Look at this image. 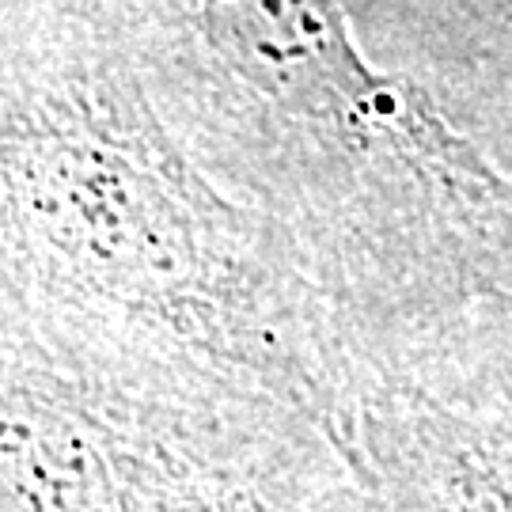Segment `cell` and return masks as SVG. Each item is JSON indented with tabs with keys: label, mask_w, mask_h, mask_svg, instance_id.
Returning a JSON list of instances; mask_svg holds the SVG:
<instances>
[{
	"label": "cell",
	"mask_w": 512,
	"mask_h": 512,
	"mask_svg": "<svg viewBox=\"0 0 512 512\" xmlns=\"http://www.w3.org/2000/svg\"><path fill=\"white\" fill-rule=\"evenodd\" d=\"M0 300L239 368L342 440L372 384L281 236L171 133L95 0H0Z\"/></svg>",
	"instance_id": "2"
},
{
	"label": "cell",
	"mask_w": 512,
	"mask_h": 512,
	"mask_svg": "<svg viewBox=\"0 0 512 512\" xmlns=\"http://www.w3.org/2000/svg\"><path fill=\"white\" fill-rule=\"evenodd\" d=\"M403 380L463 403L512 410V289L478 296Z\"/></svg>",
	"instance_id": "6"
},
{
	"label": "cell",
	"mask_w": 512,
	"mask_h": 512,
	"mask_svg": "<svg viewBox=\"0 0 512 512\" xmlns=\"http://www.w3.org/2000/svg\"><path fill=\"white\" fill-rule=\"evenodd\" d=\"M171 133L289 247L376 380L512 289V171L349 0H95Z\"/></svg>",
	"instance_id": "1"
},
{
	"label": "cell",
	"mask_w": 512,
	"mask_h": 512,
	"mask_svg": "<svg viewBox=\"0 0 512 512\" xmlns=\"http://www.w3.org/2000/svg\"><path fill=\"white\" fill-rule=\"evenodd\" d=\"M368 50L512 171V0H349Z\"/></svg>",
	"instance_id": "5"
},
{
	"label": "cell",
	"mask_w": 512,
	"mask_h": 512,
	"mask_svg": "<svg viewBox=\"0 0 512 512\" xmlns=\"http://www.w3.org/2000/svg\"><path fill=\"white\" fill-rule=\"evenodd\" d=\"M4 512H372L349 444L255 376L0 304Z\"/></svg>",
	"instance_id": "3"
},
{
	"label": "cell",
	"mask_w": 512,
	"mask_h": 512,
	"mask_svg": "<svg viewBox=\"0 0 512 512\" xmlns=\"http://www.w3.org/2000/svg\"><path fill=\"white\" fill-rule=\"evenodd\" d=\"M346 444L372 512H512V410L376 380Z\"/></svg>",
	"instance_id": "4"
}]
</instances>
